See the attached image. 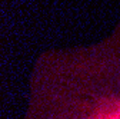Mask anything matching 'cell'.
I'll use <instances>...</instances> for the list:
<instances>
[{
  "label": "cell",
  "instance_id": "cell-1",
  "mask_svg": "<svg viewBox=\"0 0 120 119\" xmlns=\"http://www.w3.org/2000/svg\"><path fill=\"white\" fill-rule=\"evenodd\" d=\"M109 119H120V111L119 112H114V115H112Z\"/></svg>",
  "mask_w": 120,
  "mask_h": 119
}]
</instances>
